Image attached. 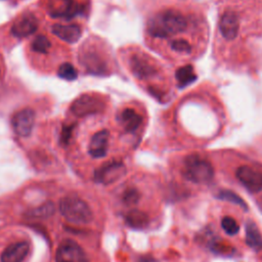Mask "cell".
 Segmentation results:
<instances>
[{"label": "cell", "instance_id": "6da1fadb", "mask_svg": "<svg viewBox=\"0 0 262 262\" xmlns=\"http://www.w3.org/2000/svg\"><path fill=\"white\" fill-rule=\"evenodd\" d=\"M188 17L175 9H166L155 14L147 24V31L155 38H169L188 28Z\"/></svg>", "mask_w": 262, "mask_h": 262}, {"label": "cell", "instance_id": "7a4b0ae2", "mask_svg": "<svg viewBox=\"0 0 262 262\" xmlns=\"http://www.w3.org/2000/svg\"><path fill=\"white\" fill-rule=\"evenodd\" d=\"M182 174L190 182L207 184L214 177V168L206 158L200 155H189L184 159Z\"/></svg>", "mask_w": 262, "mask_h": 262}, {"label": "cell", "instance_id": "3957f363", "mask_svg": "<svg viewBox=\"0 0 262 262\" xmlns=\"http://www.w3.org/2000/svg\"><path fill=\"white\" fill-rule=\"evenodd\" d=\"M59 211L61 215L75 224H87L93 219V212L90 206L81 198L68 195L59 201Z\"/></svg>", "mask_w": 262, "mask_h": 262}, {"label": "cell", "instance_id": "277c9868", "mask_svg": "<svg viewBox=\"0 0 262 262\" xmlns=\"http://www.w3.org/2000/svg\"><path fill=\"white\" fill-rule=\"evenodd\" d=\"M105 103L93 94H82L71 105L72 113L77 117H85L103 112Z\"/></svg>", "mask_w": 262, "mask_h": 262}, {"label": "cell", "instance_id": "5b68a950", "mask_svg": "<svg viewBox=\"0 0 262 262\" xmlns=\"http://www.w3.org/2000/svg\"><path fill=\"white\" fill-rule=\"evenodd\" d=\"M55 262H89L84 249L72 239L59 244L55 252Z\"/></svg>", "mask_w": 262, "mask_h": 262}, {"label": "cell", "instance_id": "8992f818", "mask_svg": "<svg viewBox=\"0 0 262 262\" xmlns=\"http://www.w3.org/2000/svg\"><path fill=\"white\" fill-rule=\"evenodd\" d=\"M238 182L249 191L257 193L262 190V172L247 165L239 166L235 171Z\"/></svg>", "mask_w": 262, "mask_h": 262}, {"label": "cell", "instance_id": "52a82bcc", "mask_svg": "<svg viewBox=\"0 0 262 262\" xmlns=\"http://www.w3.org/2000/svg\"><path fill=\"white\" fill-rule=\"evenodd\" d=\"M126 173L125 165L120 161H112L100 166L94 173V180L102 184H110L120 179Z\"/></svg>", "mask_w": 262, "mask_h": 262}, {"label": "cell", "instance_id": "ba28073f", "mask_svg": "<svg viewBox=\"0 0 262 262\" xmlns=\"http://www.w3.org/2000/svg\"><path fill=\"white\" fill-rule=\"evenodd\" d=\"M13 131L20 137H28L35 125V113L32 108H23L16 112L11 120Z\"/></svg>", "mask_w": 262, "mask_h": 262}, {"label": "cell", "instance_id": "9c48e42d", "mask_svg": "<svg viewBox=\"0 0 262 262\" xmlns=\"http://www.w3.org/2000/svg\"><path fill=\"white\" fill-rule=\"evenodd\" d=\"M130 69L138 79H148L157 74V68L144 53H134L130 57Z\"/></svg>", "mask_w": 262, "mask_h": 262}, {"label": "cell", "instance_id": "30bf717a", "mask_svg": "<svg viewBox=\"0 0 262 262\" xmlns=\"http://www.w3.org/2000/svg\"><path fill=\"white\" fill-rule=\"evenodd\" d=\"M38 29V19L32 12H25L13 21L11 34L16 38H26L34 34Z\"/></svg>", "mask_w": 262, "mask_h": 262}, {"label": "cell", "instance_id": "8fae6325", "mask_svg": "<svg viewBox=\"0 0 262 262\" xmlns=\"http://www.w3.org/2000/svg\"><path fill=\"white\" fill-rule=\"evenodd\" d=\"M82 11V6L74 0H52L49 3V14L53 17L70 19Z\"/></svg>", "mask_w": 262, "mask_h": 262}, {"label": "cell", "instance_id": "7c38bea8", "mask_svg": "<svg viewBox=\"0 0 262 262\" xmlns=\"http://www.w3.org/2000/svg\"><path fill=\"white\" fill-rule=\"evenodd\" d=\"M31 250L30 243L26 239L16 241L8 245L0 256L1 262H24Z\"/></svg>", "mask_w": 262, "mask_h": 262}, {"label": "cell", "instance_id": "4fadbf2b", "mask_svg": "<svg viewBox=\"0 0 262 262\" xmlns=\"http://www.w3.org/2000/svg\"><path fill=\"white\" fill-rule=\"evenodd\" d=\"M80 60L83 67L91 74L104 75L107 67L102 57L92 49H85L80 53Z\"/></svg>", "mask_w": 262, "mask_h": 262}, {"label": "cell", "instance_id": "5bb4252c", "mask_svg": "<svg viewBox=\"0 0 262 262\" xmlns=\"http://www.w3.org/2000/svg\"><path fill=\"white\" fill-rule=\"evenodd\" d=\"M219 31L224 39L228 41L235 39L239 31L238 15L233 11L223 12L219 19Z\"/></svg>", "mask_w": 262, "mask_h": 262}, {"label": "cell", "instance_id": "9a60e30c", "mask_svg": "<svg viewBox=\"0 0 262 262\" xmlns=\"http://www.w3.org/2000/svg\"><path fill=\"white\" fill-rule=\"evenodd\" d=\"M110 133L107 130L97 131L92 137L88 145V152L95 159L102 158L106 155L108 146Z\"/></svg>", "mask_w": 262, "mask_h": 262}, {"label": "cell", "instance_id": "2e32d148", "mask_svg": "<svg viewBox=\"0 0 262 262\" xmlns=\"http://www.w3.org/2000/svg\"><path fill=\"white\" fill-rule=\"evenodd\" d=\"M51 32L59 39L67 43H76L81 35L82 30L78 25H60L55 24L51 27Z\"/></svg>", "mask_w": 262, "mask_h": 262}, {"label": "cell", "instance_id": "e0dca14e", "mask_svg": "<svg viewBox=\"0 0 262 262\" xmlns=\"http://www.w3.org/2000/svg\"><path fill=\"white\" fill-rule=\"evenodd\" d=\"M120 121L128 132L135 131L142 123V117L133 108H126L120 115Z\"/></svg>", "mask_w": 262, "mask_h": 262}, {"label": "cell", "instance_id": "ac0fdd59", "mask_svg": "<svg viewBox=\"0 0 262 262\" xmlns=\"http://www.w3.org/2000/svg\"><path fill=\"white\" fill-rule=\"evenodd\" d=\"M125 220L128 226L135 229H142L146 227L149 222L148 216L144 212L139 210L129 211L125 217Z\"/></svg>", "mask_w": 262, "mask_h": 262}, {"label": "cell", "instance_id": "d6986e66", "mask_svg": "<svg viewBox=\"0 0 262 262\" xmlns=\"http://www.w3.org/2000/svg\"><path fill=\"white\" fill-rule=\"evenodd\" d=\"M246 242L254 250L262 249V235L253 222H248L246 225Z\"/></svg>", "mask_w": 262, "mask_h": 262}, {"label": "cell", "instance_id": "ffe728a7", "mask_svg": "<svg viewBox=\"0 0 262 262\" xmlns=\"http://www.w3.org/2000/svg\"><path fill=\"white\" fill-rule=\"evenodd\" d=\"M54 213V205L51 202L44 203L38 207H35L27 212V216L33 219L48 218Z\"/></svg>", "mask_w": 262, "mask_h": 262}, {"label": "cell", "instance_id": "44dd1931", "mask_svg": "<svg viewBox=\"0 0 262 262\" xmlns=\"http://www.w3.org/2000/svg\"><path fill=\"white\" fill-rule=\"evenodd\" d=\"M175 77L178 82V85L181 87L186 86L187 84L195 80V74L193 72V68L188 64L178 69L175 74Z\"/></svg>", "mask_w": 262, "mask_h": 262}, {"label": "cell", "instance_id": "7402d4cb", "mask_svg": "<svg viewBox=\"0 0 262 262\" xmlns=\"http://www.w3.org/2000/svg\"><path fill=\"white\" fill-rule=\"evenodd\" d=\"M171 49L179 54H190L192 52V46L188 40L184 38H176L170 43Z\"/></svg>", "mask_w": 262, "mask_h": 262}, {"label": "cell", "instance_id": "603a6c76", "mask_svg": "<svg viewBox=\"0 0 262 262\" xmlns=\"http://www.w3.org/2000/svg\"><path fill=\"white\" fill-rule=\"evenodd\" d=\"M32 49L35 52L38 53H47V51L50 49L51 47V43L49 41V39L44 36V35H38L37 37L34 38V40L32 41Z\"/></svg>", "mask_w": 262, "mask_h": 262}, {"label": "cell", "instance_id": "cb8c5ba5", "mask_svg": "<svg viewBox=\"0 0 262 262\" xmlns=\"http://www.w3.org/2000/svg\"><path fill=\"white\" fill-rule=\"evenodd\" d=\"M221 227L227 235H235L239 230L236 220L231 216H224L221 219Z\"/></svg>", "mask_w": 262, "mask_h": 262}, {"label": "cell", "instance_id": "d4e9b609", "mask_svg": "<svg viewBox=\"0 0 262 262\" xmlns=\"http://www.w3.org/2000/svg\"><path fill=\"white\" fill-rule=\"evenodd\" d=\"M57 75L59 78H61L63 80L73 81V80H76L78 73L73 64H71L69 62H64L61 66H59V68L57 70Z\"/></svg>", "mask_w": 262, "mask_h": 262}, {"label": "cell", "instance_id": "484cf974", "mask_svg": "<svg viewBox=\"0 0 262 262\" xmlns=\"http://www.w3.org/2000/svg\"><path fill=\"white\" fill-rule=\"evenodd\" d=\"M140 200V192L135 187H128L122 193V201L127 206L136 205Z\"/></svg>", "mask_w": 262, "mask_h": 262}, {"label": "cell", "instance_id": "4316f807", "mask_svg": "<svg viewBox=\"0 0 262 262\" xmlns=\"http://www.w3.org/2000/svg\"><path fill=\"white\" fill-rule=\"evenodd\" d=\"M219 198L220 199H223V200H226L228 202H231V203H234V204H237L242 207H245V203L242 199L238 198V195H236L235 193H233L232 191H228V190H222L219 192Z\"/></svg>", "mask_w": 262, "mask_h": 262}, {"label": "cell", "instance_id": "83f0119b", "mask_svg": "<svg viewBox=\"0 0 262 262\" xmlns=\"http://www.w3.org/2000/svg\"><path fill=\"white\" fill-rule=\"evenodd\" d=\"M73 130H74V125H68L63 126L61 133H60V142L64 145L69 144L72 135H73Z\"/></svg>", "mask_w": 262, "mask_h": 262}, {"label": "cell", "instance_id": "f1b7e54d", "mask_svg": "<svg viewBox=\"0 0 262 262\" xmlns=\"http://www.w3.org/2000/svg\"><path fill=\"white\" fill-rule=\"evenodd\" d=\"M138 262H156L151 257H142Z\"/></svg>", "mask_w": 262, "mask_h": 262}, {"label": "cell", "instance_id": "f546056e", "mask_svg": "<svg viewBox=\"0 0 262 262\" xmlns=\"http://www.w3.org/2000/svg\"><path fill=\"white\" fill-rule=\"evenodd\" d=\"M0 75H1V70H0Z\"/></svg>", "mask_w": 262, "mask_h": 262}]
</instances>
